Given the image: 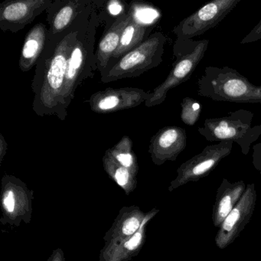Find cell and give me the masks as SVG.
I'll use <instances>...</instances> for the list:
<instances>
[{
  "instance_id": "obj_1",
  "label": "cell",
  "mask_w": 261,
  "mask_h": 261,
  "mask_svg": "<svg viewBox=\"0 0 261 261\" xmlns=\"http://www.w3.org/2000/svg\"><path fill=\"white\" fill-rule=\"evenodd\" d=\"M101 2V0H96L95 4L79 15L65 31L48 36L31 84L34 93L33 110L39 117L55 116L62 121L68 117L64 112L62 94L68 59L85 21Z\"/></svg>"
},
{
  "instance_id": "obj_2",
  "label": "cell",
  "mask_w": 261,
  "mask_h": 261,
  "mask_svg": "<svg viewBox=\"0 0 261 261\" xmlns=\"http://www.w3.org/2000/svg\"><path fill=\"white\" fill-rule=\"evenodd\" d=\"M105 4L102 1L91 12L70 54L62 94L64 112L67 116L77 88L88 79L94 77L97 70L94 45L97 28L101 22L100 10Z\"/></svg>"
},
{
  "instance_id": "obj_3",
  "label": "cell",
  "mask_w": 261,
  "mask_h": 261,
  "mask_svg": "<svg viewBox=\"0 0 261 261\" xmlns=\"http://www.w3.org/2000/svg\"><path fill=\"white\" fill-rule=\"evenodd\" d=\"M197 85L198 95L215 101L261 105V85L229 67H207Z\"/></svg>"
},
{
  "instance_id": "obj_4",
  "label": "cell",
  "mask_w": 261,
  "mask_h": 261,
  "mask_svg": "<svg viewBox=\"0 0 261 261\" xmlns=\"http://www.w3.org/2000/svg\"><path fill=\"white\" fill-rule=\"evenodd\" d=\"M167 37L155 32L137 48L115 62L110 63L100 73V82L110 83L122 79L139 77L163 62Z\"/></svg>"
},
{
  "instance_id": "obj_5",
  "label": "cell",
  "mask_w": 261,
  "mask_h": 261,
  "mask_svg": "<svg viewBox=\"0 0 261 261\" xmlns=\"http://www.w3.org/2000/svg\"><path fill=\"white\" fill-rule=\"evenodd\" d=\"M209 41L181 39L176 38L173 45L175 62L166 80L154 88L145 106L152 108L166 100L170 90L179 86L192 77L200 62L205 56Z\"/></svg>"
},
{
  "instance_id": "obj_6",
  "label": "cell",
  "mask_w": 261,
  "mask_h": 261,
  "mask_svg": "<svg viewBox=\"0 0 261 261\" xmlns=\"http://www.w3.org/2000/svg\"><path fill=\"white\" fill-rule=\"evenodd\" d=\"M254 114L247 110L230 111L224 117L204 120L198 132L209 142L232 141L248 153L252 143L261 136V124L252 126Z\"/></svg>"
},
{
  "instance_id": "obj_7",
  "label": "cell",
  "mask_w": 261,
  "mask_h": 261,
  "mask_svg": "<svg viewBox=\"0 0 261 261\" xmlns=\"http://www.w3.org/2000/svg\"><path fill=\"white\" fill-rule=\"evenodd\" d=\"M33 191L14 175L5 174L1 180V212L3 224L19 227L32 221Z\"/></svg>"
},
{
  "instance_id": "obj_8",
  "label": "cell",
  "mask_w": 261,
  "mask_h": 261,
  "mask_svg": "<svg viewBox=\"0 0 261 261\" xmlns=\"http://www.w3.org/2000/svg\"><path fill=\"white\" fill-rule=\"evenodd\" d=\"M241 0H214L181 20L172 30L176 38L193 39L218 27Z\"/></svg>"
},
{
  "instance_id": "obj_9",
  "label": "cell",
  "mask_w": 261,
  "mask_h": 261,
  "mask_svg": "<svg viewBox=\"0 0 261 261\" xmlns=\"http://www.w3.org/2000/svg\"><path fill=\"white\" fill-rule=\"evenodd\" d=\"M54 0H10L0 5V29L16 33L47 11Z\"/></svg>"
},
{
  "instance_id": "obj_10",
  "label": "cell",
  "mask_w": 261,
  "mask_h": 261,
  "mask_svg": "<svg viewBox=\"0 0 261 261\" xmlns=\"http://www.w3.org/2000/svg\"><path fill=\"white\" fill-rule=\"evenodd\" d=\"M151 92L137 88H107L97 91L87 100L93 112L110 114L140 106L150 97Z\"/></svg>"
},
{
  "instance_id": "obj_11",
  "label": "cell",
  "mask_w": 261,
  "mask_h": 261,
  "mask_svg": "<svg viewBox=\"0 0 261 261\" xmlns=\"http://www.w3.org/2000/svg\"><path fill=\"white\" fill-rule=\"evenodd\" d=\"M187 146V134L184 128L165 126L150 139L149 153L156 166L166 161H175Z\"/></svg>"
},
{
  "instance_id": "obj_12",
  "label": "cell",
  "mask_w": 261,
  "mask_h": 261,
  "mask_svg": "<svg viewBox=\"0 0 261 261\" xmlns=\"http://www.w3.org/2000/svg\"><path fill=\"white\" fill-rule=\"evenodd\" d=\"M95 3L96 0H54L46 11L49 24L48 36H55L65 31L79 15Z\"/></svg>"
},
{
  "instance_id": "obj_13",
  "label": "cell",
  "mask_w": 261,
  "mask_h": 261,
  "mask_svg": "<svg viewBox=\"0 0 261 261\" xmlns=\"http://www.w3.org/2000/svg\"><path fill=\"white\" fill-rule=\"evenodd\" d=\"M233 144L232 141H221L217 144L206 146L201 153L195 155L179 168L178 179L189 176H200L212 170L220 160L230 153Z\"/></svg>"
},
{
  "instance_id": "obj_14",
  "label": "cell",
  "mask_w": 261,
  "mask_h": 261,
  "mask_svg": "<svg viewBox=\"0 0 261 261\" xmlns=\"http://www.w3.org/2000/svg\"><path fill=\"white\" fill-rule=\"evenodd\" d=\"M159 210L152 209L137 233L118 244L105 245L100 250L99 261H129L141 251L146 239V226Z\"/></svg>"
},
{
  "instance_id": "obj_15",
  "label": "cell",
  "mask_w": 261,
  "mask_h": 261,
  "mask_svg": "<svg viewBox=\"0 0 261 261\" xmlns=\"http://www.w3.org/2000/svg\"><path fill=\"white\" fill-rule=\"evenodd\" d=\"M147 215L137 205L122 207L103 236L105 245L118 244L132 237L138 231Z\"/></svg>"
},
{
  "instance_id": "obj_16",
  "label": "cell",
  "mask_w": 261,
  "mask_h": 261,
  "mask_svg": "<svg viewBox=\"0 0 261 261\" xmlns=\"http://www.w3.org/2000/svg\"><path fill=\"white\" fill-rule=\"evenodd\" d=\"M130 19V13L128 10L121 16L116 18L103 32L95 53L97 71L100 74L106 69L113 55L118 48L122 33Z\"/></svg>"
},
{
  "instance_id": "obj_17",
  "label": "cell",
  "mask_w": 261,
  "mask_h": 261,
  "mask_svg": "<svg viewBox=\"0 0 261 261\" xmlns=\"http://www.w3.org/2000/svg\"><path fill=\"white\" fill-rule=\"evenodd\" d=\"M48 35L46 25L41 22L27 33L19 60V67L22 72H28L36 66L45 49Z\"/></svg>"
},
{
  "instance_id": "obj_18",
  "label": "cell",
  "mask_w": 261,
  "mask_h": 261,
  "mask_svg": "<svg viewBox=\"0 0 261 261\" xmlns=\"http://www.w3.org/2000/svg\"><path fill=\"white\" fill-rule=\"evenodd\" d=\"M154 28H149L140 25L131 17L130 21L122 33L118 48L113 55L109 64L115 62L117 59L127 54L129 51L141 45L149 38Z\"/></svg>"
},
{
  "instance_id": "obj_19",
  "label": "cell",
  "mask_w": 261,
  "mask_h": 261,
  "mask_svg": "<svg viewBox=\"0 0 261 261\" xmlns=\"http://www.w3.org/2000/svg\"><path fill=\"white\" fill-rule=\"evenodd\" d=\"M103 166L110 178L115 181L126 195H130L137 189V176L119 164L108 149L103 157Z\"/></svg>"
},
{
  "instance_id": "obj_20",
  "label": "cell",
  "mask_w": 261,
  "mask_h": 261,
  "mask_svg": "<svg viewBox=\"0 0 261 261\" xmlns=\"http://www.w3.org/2000/svg\"><path fill=\"white\" fill-rule=\"evenodd\" d=\"M114 160L129 169L134 175L137 176L139 171L137 155L133 149V141L128 136L122 137L121 140L112 148L108 149Z\"/></svg>"
},
{
  "instance_id": "obj_21",
  "label": "cell",
  "mask_w": 261,
  "mask_h": 261,
  "mask_svg": "<svg viewBox=\"0 0 261 261\" xmlns=\"http://www.w3.org/2000/svg\"><path fill=\"white\" fill-rule=\"evenodd\" d=\"M129 7L132 19L143 27L155 28L161 17L160 12L148 4L132 2Z\"/></svg>"
},
{
  "instance_id": "obj_22",
  "label": "cell",
  "mask_w": 261,
  "mask_h": 261,
  "mask_svg": "<svg viewBox=\"0 0 261 261\" xmlns=\"http://www.w3.org/2000/svg\"><path fill=\"white\" fill-rule=\"evenodd\" d=\"M181 120L185 124L194 126L201 114V105L195 99L185 97L181 103Z\"/></svg>"
},
{
  "instance_id": "obj_23",
  "label": "cell",
  "mask_w": 261,
  "mask_h": 261,
  "mask_svg": "<svg viewBox=\"0 0 261 261\" xmlns=\"http://www.w3.org/2000/svg\"><path fill=\"white\" fill-rule=\"evenodd\" d=\"M107 4H108L107 10H108V13L115 18L119 17L129 10H125L123 3L117 1V0H111L109 2L107 3Z\"/></svg>"
},
{
  "instance_id": "obj_24",
  "label": "cell",
  "mask_w": 261,
  "mask_h": 261,
  "mask_svg": "<svg viewBox=\"0 0 261 261\" xmlns=\"http://www.w3.org/2000/svg\"><path fill=\"white\" fill-rule=\"evenodd\" d=\"M261 39V17L259 19V22L253 27V30L241 40V44L245 45V44L253 43V42H257Z\"/></svg>"
},
{
  "instance_id": "obj_25",
  "label": "cell",
  "mask_w": 261,
  "mask_h": 261,
  "mask_svg": "<svg viewBox=\"0 0 261 261\" xmlns=\"http://www.w3.org/2000/svg\"><path fill=\"white\" fill-rule=\"evenodd\" d=\"M240 216H241L240 211L238 208L233 209L223 223V230L225 231H230L234 227L235 223L239 219Z\"/></svg>"
},
{
  "instance_id": "obj_26",
  "label": "cell",
  "mask_w": 261,
  "mask_h": 261,
  "mask_svg": "<svg viewBox=\"0 0 261 261\" xmlns=\"http://www.w3.org/2000/svg\"><path fill=\"white\" fill-rule=\"evenodd\" d=\"M232 211V200L230 195L224 197L218 207V215L220 218H226Z\"/></svg>"
},
{
  "instance_id": "obj_27",
  "label": "cell",
  "mask_w": 261,
  "mask_h": 261,
  "mask_svg": "<svg viewBox=\"0 0 261 261\" xmlns=\"http://www.w3.org/2000/svg\"><path fill=\"white\" fill-rule=\"evenodd\" d=\"M46 261H66L63 250L62 248L55 249Z\"/></svg>"
},
{
  "instance_id": "obj_28",
  "label": "cell",
  "mask_w": 261,
  "mask_h": 261,
  "mask_svg": "<svg viewBox=\"0 0 261 261\" xmlns=\"http://www.w3.org/2000/svg\"><path fill=\"white\" fill-rule=\"evenodd\" d=\"M253 163L256 167H261V143H257L253 146Z\"/></svg>"
},
{
  "instance_id": "obj_29",
  "label": "cell",
  "mask_w": 261,
  "mask_h": 261,
  "mask_svg": "<svg viewBox=\"0 0 261 261\" xmlns=\"http://www.w3.org/2000/svg\"><path fill=\"white\" fill-rule=\"evenodd\" d=\"M7 149H8V144H7L4 135L0 134V165L2 164L4 157L7 155Z\"/></svg>"
}]
</instances>
